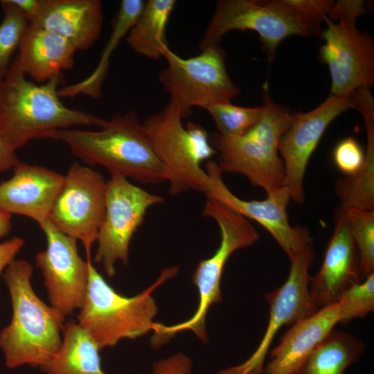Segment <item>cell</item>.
Here are the masks:
<instances>
[{"label":"cell","mask_w":374,"mask_h":374,"mask_svg":"<svg viewBox=\"0 0 374 374\" xmlns=\"http://www.w3.org/2000/svg\"><path fill=\"white\" fill-rule=\"evenodd\" d=\"M18 162L16 151L0 137V172L12 169Z\"/></svg>","instance_id":"d590c367"},{"label":"cell","mask_w":374,"mask_h":374,"mask_svg":"<svg viewBox=\"0 0 374 374\" xmlns=\"http://www.w3.org/2000/svg\"><path fill=\"white\" fill-rule=\"evenodd\" d=\"M256 31L269 62L285 38L319 35L321 29L301 19L283 0H220L199 43L201 51L218 46L231 30Z\"/></svg>","instance_id":"ba28073f"},{"label":"cell","mask_w":374,"mask_h":374,"mask_svg":"<svg viewBox=\"0 0 374 374\" xmlns=\"http://www.w3.org/2000/svg\"><path fill=\"white\" fill-rule=\"evenodd\" d=\"M177 272V267L166 268L150 287L127 297L115 291L91 260L87 290L77 321L91 335L100 350L113 346L121 339H135L153 331L157 307L152 292Z\"/></svg>","instance_id":"5b68a950"},{"label":"cell","mask_w":374,"mask_h":374,"mask_svg":"<svg viewBox=\"0 0 374 374\" xmlns=\"http://www.w3.org/2000/svg\"><path fill=\"white\" fill-rule=\"evenodd\" d=\"M365 349L364 344L346 332L332 330L295 374H344Z\"/></svg>","instance_id":"484cf974"},{"label":"cell","mask_w":374,"mask_h":374,"mask_svg":"<svg viewBox=\"0 0 374 374\" xmlns=\"http://www.w3.org/2000/svg\"><path fill=\"white\" fill-rule=\"evenodd\" d=\"M339 302L326 305L292 325L270 352L262 374H295L340 321Z\"/></svg>","instance_id":"d6986e66"},{"label":"cell","mask_w":374,"mask_h":374,"mask_svg":"<svg viewBox=\"0 0 374 374\" xmlns=\"http://www.w3.org/2000/svg\"><path fill=\"white\" fill-rule=\"evenodd\" d=\"M359 255L346 217L339 206L335 213V229L319 271L310 276L309 290L319 310L339 302L343 294L362 282Z\"/></svg>","instance_id":"e0dca14e"},{"label":"cell","mask_w":374,"mask_h":374,"mask_svg":"<svg viewBox=\"0 0 374 374\" xmlns=\"http://www.w3.org/2000/svg\"><path fill=\"white\" fill-rule=\"evenodd\" d=\"M45 138L64 143L89 167L102 166L111 175L144 184H158L166 179L164 168L134 111L113 115L98 130L58 129L48 132Z\"/></svg>","instance_id":"7a4b0ae2"},{"label":"cell","mask_w":374,"mask_h":374,"mask_svg":"<svg viewBox=\"0 0 374 374\" xmlns=\"http://www.w3.org/2000/svg\"><path fill=\"white\" fill-rule=\"evenodd\" d=\"M3 18L0 24V80L8 73L11 58L19 48L30 22L10 0L0 1Z\"/></svg>","instance_id":"4316f807"},{"label":"cell","mask_w":374,"mask_h":374,"mask_svg":"<svg viewBox=\"0 0 374 374\" xmlns=\"http://www.w3.org/2000/svg\"><path fill=\"white\" fill-rule=\"evenodd\" d=\"M182 119L170 100L142 125L164 168L169 194L175 196L190 190L205 194L208 177L201 164L217 152L202 125L188 122L185 126Z\"/></svg>","instance_id":"8992f818"},{"label":"cell","mask_w":374,"mask_h":374,"mask_svg":"<svg viewBox=\"0 0 374 374\" xmlns=\"http://www.w3.org/2000/svg\"><path fill=\"white\" fill-rule=\"evenodd\" d=\"M12 215L0 209V238L8 234L12 227Z\"/></svg>","instance_id":"74e56055"},{"label":"cell","mask_w":374,"mask_h":374,"mask_svg":"<svg viewBox=\"0 0 374 374\" xmlns=\"http://www.w3.org/2000/svg\"><path fill=\"white\" fill-rule=\"evenodd\" d=\"M24 244L19 237H13L0 243V276L6 268L15 260V257Z\"/></svg>","instance_id":"e575fe53"},{"label":"cell","mask_w":374,"mask_h":374,"mask_svg":"<svg viewBox=\"0 0 374 374\" xmlns=\"http://www.w3.org/2000/svg\"><path fill=\"white\" fill-rule=\"evenodd\" d=\"M341 323L366 316L374 310V273L347 290L339 301Z\"/></svg>","instance_id":"f546056e"},{"label":"cell","mask_w":374,"mask_h":374,"mask_svg":"<svg viewBox=\"0 0 374 374\" xmlns=\"http://www.w3.org/2000/svg\"><path fill=\"white\" fill-rule=\"evenodd\" d=\"M192 363L183 353L175 354L153 364V374H191Z\"/></svg>","instance_id":"836d02e7"},{"label":"cell","mask_w":374,"mask_h":374,"mask_svg":"<svg viewBox=\"0 0 374 374\" xmlns=\"http://www.w3.org/2000/svg\"><path fill=\"white\" fill-rule=\"evenodd\" d=\"M15 62L25 75L37 82L47 81L74 63L76 48L63 37L29 24L19 47Z\"/></svg>","instance_id":"44dd1931"},{"label":"cell","mask_w":374,"mask_h":374,"mask_svg":"<svg viewBox=\"0 0 374 374\" xmlns=\"http://www.w3.org/2000/svg\"><path fill=\"white\" fill-rule=\"evenodd\" d=\"M283 1L301 19L318 28L328 17L335 2L331 0Z\"/></svg>","instance_id":"1f68e13d"},{"label":"cell","mask_w":374,"mask_h":374,"mask_svg":"<svg viewBox=\"0 0 374 374\" xmlns=\"http://www.w3.org/2000/svg\"><path fill=\"white\" fill-rule=\"evenodd\" d=\"M348 109H355L353 93L348 97L330 95L312 110L293 114L278 151L285 168V186L296 203L304 200L303 180L311 155L329 125Z\"/></svg>","instance_id":"2e32d148"},{"label":"cell","mask_w":374,"mask_h":374,"mask_svg":"<svg viewBox=\"0 0 374 374\" xmlns=\"http://www.w3.org/2000/svg\"><path fill=\"white\" fill-rule=\"evenodd\" d=\"M100 350L91 335L69 319L64 323L58 352L40 368L46 374H107L101 368Z\"/></svg>","instance_id":"7402d4cb"},{"label":"cell","mask_w":374,"mask_h":374,"mask_svg":"<svg viewBox=\"0 0 374 374\" xmlns=\"http://www.w3.org/2000/svg\"><path fill=\"white\" fill-rule=\"evenodd\" d=\"M268 91L266 83L263 87V114L245 134L226 136L215 132L209 135L210 143L218 153L217 165L222 172L244 175L266 194L285 186V168L278 146L293 116L287 108L274 103Z\"/></svg>","instance_id":"277c9868"},{"label":"cell","mask_w":374,"mask_h":374,"mask_svg":"<svg viewBox=\"0 0 374 374\" xmlns=\"http://www.w3.org/2000/svg\"><path fill=\"white\" fill-rule=\"evenodd\" d=\"M103 19L98 0H42L30 25L63 37L76 50H86L98 39Z\"/></svg>","instance_id":"ffe728a7"},{"label":"cell","mask_w":374,"mask_h":374,"mask_svg":"<svg viewBox=\"0 0 374 374\" xmlns=\"http://www.w3.org/2000/svg\"><path fill=\"white\" fill-rule=\"evenodd\" d=\"M39 225L46 247L37 253L35 265L42 273L50 305L66 317L83 303L91 259L83 260L77 240L58 230L48 219Z\"/></svg>","instance_id":"4fadbf2b"},{"label":"cell","mask_w":374,"mask_h":374,"mask_svg":"<svg viewBox=\"0 0 374 374\" xmlns=\"http://www.w3.org/2000/svg\"><path fill=\"white\" fill-rule=\"evenodd\" d=\"M326 28L320 35L325 43L320 47V58L329 69L330 95L348 97L362 88L374 84V42L356 24L324 19Z\"/></svg>","instance_id":"5bb4252c"},{"label":"cell","mask_w":374,"mask_h":374,"mask_svg":"<svg viewBox=\"0 0 374 374\" xmlns=\"http://www.w3.org/2000/svg\"><path fill=\"white\" fill-rule=\"evenodd\" d=\"M175 0H149L125 37L130 47L146 57H164L170 48L166 38L168 21L176 5Z\"/></svg>","instance_id":"d4e9b609"},{"label":"cell","mask_w":374,"mask_h":374,"mask_svg":"<svg viewBox=\"0 0 374 374\" xmlns=\"http://www.w3.org/2000/svg\"><path fill=\"white\" fill-rule=\"evenodd\" d=\"M164 201L162 196L148 192L123 176L112 175L107 181L105 212L97 235L94 260L109 277L116 274L118 261L127 265L130 242L148 210Z\"/></svg>","instance_id":"30bf717a"},{"label":"cell","mask_w":374,"mask_h":374,"mask_svg":"<svg viewBox=\"0 0 374 374\" xmlns=\"http://www.w3.org/2000/svg\"><path fill=\"white\" fill-rule=\"evenodd\" d=\"M30 22L37 15L41 5L42 0H10Z\"/></svg>","instance_id":"8d00e7d4"},{"label":"cell","mask_w":374,"mask_h":374,"mask_svg":"<svg viewBox=\"0 0 374 374\" xmlns=\"http://www.w3.org/2000/svg\"><path fill=\"white\" fill-rule=\"evenodd\" d=\"M202 215L211 217L217 224L220 231V243L210 258L198 262L192 276L197 287L198 306L191 318L173 326L157 323L152 344L159 346L177 332L192 330L203 341L207 340L205 330L206 317L213 303L222 301L220 282L224 265L237 250L257 242L259 234L246 217L234 212L220 202L207 198Z\"/></svg>","instance_id":"52a82bcc"},{"label":"cell","mask_w":374,"mask_h":374,"mask_svg":"<svg viewBox=\"0 0 374 374\" xmlns=\"http://www.w3.org/2000/svg\"><path fill=\"white\" fill-rule=\"evenodd\" d=\"M214 121L217 132L226 136L245 134L260 118L264 107H246L231 103L215 104L207 109Z\"/></svg>","instance_id":"f1b7e54d"},{"label":"cell","mask_w":374,"mask_h":374,"mask_svg":"<svg viewBox=\"0 0 374 374\" xmlns=\"http://www.w3.org/2000/svg\"><path fill=\"white\" fill-rule=\"evenodd\" d=\"M106 183L91 167L72 163L48 217L58 230L82 242L87 259L104 219Z\"/></svg>","instance_id":"8fae6325"},{"label":"cell","mask_w":374,"mask_h":374,"mask_svg":"<svg viewBox=\"0 0 374 374\" xmlns=\"http://www.w3.org/2000/svg\"><path fill=\"white\" fill-rule=\"evenodd\" d=\"M201 51L184 58L169 48L164 55L168 65L161 71L159 81L183 118L193 107L206 110L215 104L231 103L240 93L227 73L225 51L215 46Z\"/></svg>","instance_id":"9c48e42d"},{"label":"cell","mask_w":374,"mask_h":374,"mask_svg":"<svg viewBox=\"0 0 374 374\" xmlns=\"http://www.w3.org/2000/svg\"><path fill=\"white\" fill-rule=\"evenodd\" d=\"M358 112L364 118L366 130L364 160L356 172L338 180L335 190L344 209L374 211V100H363Z\"/></svg>","instance_id":"603a6c76"},{"label":"cell","mask_w":374,"mask_h":374,"mask_svg":"<svg viewBox=\"0 0 374 374\" xmlns=\"http://www.w3.org/2000/svg\"><path fill=\"white\" fill-rule=\"evenodd\" d=\"M366 13L364 1L339 0L334 2L328 18L334 22L337 21L356 24L357 18Z\"/></svg>","instance_id":"d6a6232c"},{"label":"cell","mask_w":374,"mask_h":374,"mask_svg":"<svg viewBox=\"0 0 374 374\" xmlns=\"http://www.w3.org/2000/svg\"><path fill=\"white\" fill-rule=\"evenodd\" d=\"M33 267L27 260H13L4 270L12 317L0 331V349L6 366L40 367L58 352L66 317L46 305L35 292L31 278Z\"/></svg>","instance_id":"3957f363"},{"label":"cell","mask_w":374,"mask_h":374,"mask_svg":"<svg viewBox=\"0 0 374 374\" xmlns=\"http://www.w3.org/2000/svg\"><path fill=\"white\" fill-rule=\"evenodd\" d=\"M143 6L144 1L142 0L121 1L112 22L109 38L102 51L98 65L84 79L59 89L60 98H73L82 94L98 98L101 96L102 86L109 69L111 56L135 24Z\"/></svg>","instance_id":"cb8c5ba5"},{"label":"cell","mask_w":374,"mask_h":374,"mask_svg":"<svg viewBox=\"0 0 374 374\" xmlns=\"http://www.w3.org/2000/svg\"><path fill=\"white\" fill-rule=\"evenodd\" d=\"M62 73L38 85L28 80L15 61L0 80V137L17 151L53 130L73 126L103 127L107 121L65 106L58 96Z\"/></svg>","instance_id":"6da1fadb"},{"label":"cell","mask_w":374,"mask_h":374,"mask_svg":"<svg viewBox=\"0 0 374 374\" xmlns=\"http://www.w3.org/2000/svg\"><path fill=\"white\" fill-rule=\"evenodd\" d=\"M208 184L205 195L247 219L255 220L275 239L290 260L312 245L310 231L303 226H292L287 208L291 199L289 189L284 186L269 193L263 200H244L235 195L224 184L217 163L209 160L206 164Z\"/></svg>","instance_id":"9a60e30c"},{"label":"cell","mask_w":374,"mask_h":374,"mask_svg":"<svg viewBox=\"0 0 374 374\" xmlns=\"http://www.w3.org/2000/svg\"><path fill=\"white\" fill-rule=\"evenodd\" d=\"M349 229L358 250L362 277L374 273V211L346 210Z\"/></svg>","instance_id":"83f0119b"},{"label":"cell","mask_w":374,"mask_h":374,"mask_svg":"<svg viewBox=\"0 0 374 374\" xmlns=\"http://www.w3.org/2000/svg\"><path fill=\"white\" fill-rule=\"evenodd\" d=\"M364 153L353 137L340 141L333 150V160L337 168L348 175L356 172L362 166Z\"/></svg>","instance_id":"4dcf8cb0"},{"label":"cell","mask_w":374,"mask_h":374,"mask_svg":"<svg viewBox=\"0 0 374 374\" xmlns=\"http://www.w3.org/2000/svg\"><path fill=\"white\" fill-rule=\"evenodd\" d=\"M314 257L312 246L310 245L290 259L291 268L285 282L265 294L270 307L269 318L265 335L256 350L243 363L221 370L216 374H262L266 356L279 330L285 325L292 326L319 310L309 290V269Z\"/></svg>","instance_id":"7c38bea8"},{"label":"cell","mask_w":374,"mask_h":374,"mask_svg":"<svg viewBox=\"0 0 374 374\" xmlns=\"http://www.w3.org/2000/svg\"><path fill=\"white\" fill-rule=\"evenodd\" d=\"M12 176L0 184V209L28 217L38 224L48 219L64 175L37 165L18 162Z\"/></svg>","instance_id":"ac0fdd59"}]
</instances>
